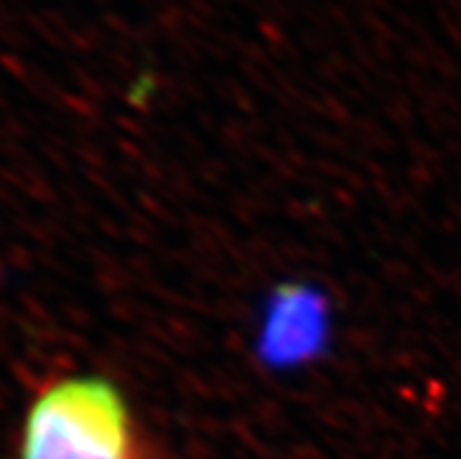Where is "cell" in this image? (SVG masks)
<instances>
[{
    "label": "cell",
    "instance_id": "6da1fadb",
    "mask_svg": "<svg viewBox=\"0 0 461 459\" xmlns=\"http://www.w3.org/2000/svg\"><path fill=\"white\" fill-rule=\"evenodd\" d=\"M134 431L127 401L96 375L47 387L29 408L19 459H131Z\"/></svg>",
    "mask_w": 461,
    "mask_h": 459
}]
</instances>
